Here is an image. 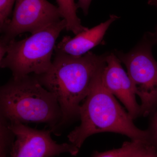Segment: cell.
<instances>
[{
	"label": "cell",
	"mask_w": 157,
	"mask_h": 157,
	"mask_svg": "<svg viewBox=\"0 0 157 157\" xmlns=\"http://www.w3.org/2000/svg\"><path fill=\"white\" fill-rule=\"evenodd\" d=\"M92 0H78L77 3L78 8H80L85 15L88 14L90 5Z\"/></svg>",
	"instance_id": "16"
},
{
	"label": "cell",
	"mask_w": 157,
	"mask_h": 157,
	"mask_svg": "<svg viewBox=\"0 0 157 157\" xmlns=\"http://www.w3.org/2000/svg\"><path fill=\"white\" fill-rule=\"evenodd\" d=\"M147 129L148 141L157 150V106Z\"/></svg>",
	"instance_id": "15"
},
{
	"label": "cell",
	"mask_w": 157,
	"mask_h": 157,
	"mask_svg": "<svg viewBox=\"0 0 157 157\" xmlns=\"http://www.w3.org/2000/svg\"><path fill=\"white\" fill-rule=\"evenodd\" d=\"M61 18L58 7L47 0H16L12 18L1 30L0 45H8L23 33H35Z\"/></svg>",
	"instance_id": "6"
},
{
	"label": "cell",
	"mask_w": 157,
	"mask_h": 157,
	"mask_svg": "<svg viewBox=\"0 0 157 157\" xmlns=\"http://www.w3.org/2000/svg\"><path fill=\"white\" fill-rule=\"evenodd\" d=\"M54 52L49 69L41 75H34L58 101L62 119L53 132L58 135L61 129L79 118L81 104L95 78L106 66L108 54L98 55L89 52L77 56Z\"/></svg>",
	"instance_id": "1"
},
{
	"label": "cell",
	"mask_w": 157,
	"mask_h": 157,
	"mask_svg": "<svg viewBox=\"0 0 157 157\" xmlns=\"http://www.w3.org/2000/svg\"><path fill=\"white\" fill-rule=\"evenodd\" d=\"M16 0H0V30L7 24Z\"/></svg>",
	"instance_id": "13"
},
{
	"label": "cell",
	"mask_w": 157,
	"mask_h": 157,
	"mask_svg": "<svg viewBox=\"0 0 157 157\" xmlns=\"http://www.w3.org/2000/svg\"><path fill=\"white\" fill-rule=\"evenodd\" d=\"M67 25L62 19L25 39L12 40L7 45L6 56L0 61L1 68L9 69L15 78L45 73L52 63L57 39Z\"/></svg>",
	"instance_id": "4"
},
{
	"label": "cell",
	"mask_w": 157,
	"mask_h": 157,
	"mask_svg": "<svg viewBox=\"0 0 157 157\" xmlns=\"http://www.w3.org/2000/svg\"><path fill=\"white\" fill-rule=\"evenodd\" d=\"M56 1L63 19L67 21L66 30L67 31H70L76 35L88 29L82 25L81 20L76 14L78 7L74 0H56Z\"/></svg>",
	"instance_id": "10"
},
{
	"label": "cell",
	"mask_w": 157,
	"mask_h": 157,
	"mask_svg": "<svg viewBox=\"0 0 157 157\" xmlns=\"http://www.w3.org/2000/svg\"><path fill=\"white\" fill-rule=\"evenodd\" d=\"M15 136L10 157H54L64 153L76 155L79 149L71 143L58 144L49 130L33 128L19 122H9Z\"/></svg>",
	"instance_id": "7"
},
{
	"label": "cell",
	"mask_w": 157,
	"mask_h": 157,
	"mask_svg": "<svg viewBox=\"0 0 157 157\" xmlns=\"http://www.w3.org/2000/svg\"><path fill=\"white\" fill-rule=\"evenodd\" d=\"M155 42L154 34H147L128 53L115 52L125 65L135 94L141 100L140 115L144 117L157 106V62L152 53Z\"/></svg>",
	"instance_id": "5"
},
{
	"label": "cell",
	"mask_w": 157,
	"mask_h": 157,
	"mask_svg": "<svg viewBox=\"0 0 157 157\" xmlns=\"http://www.w3.org/2000/svg\"><path fill=\"white\" fill-rule=\"evenodd\" d=\"M1 157H8L10 154L15 135L9 126V123L2 117L0 119Z\"/></svg>",
	"instance_id": "11"
},
{
	"label": "cell",
	"mask_w": 157,
	"mask_h": 157,
	"mask_svg": "<svg viewBox=\"0 0 157 157\" xmlns=\"http://www.w3.org/2000/svg\"><path fill=\"white\" fill-rule=\"evenodd\" d=\"M142 140H132L124 143L120 148L99 152L95 151L93 157H130Z\"/></svg>",
	"instance_id": "12"
},
{
	"label": "cell",
	"mask_w": 157,
	"mask_h": 157,
	"mask_svg": "<svg viewBox=\"0 0 157 157\" xmlns=\"http://www.w3.org/2000/svg\"><path fill=\"white\" fill-rule=\"evenodd\" d=\"M130 157H157V150L148 141H142Z\"/></svg>",
	"instance_id": "14"
},
{
	"label": "cell",
	"mask_w": 157,
	"mask_h": 157,
	"mask_svg": "<svg viewBox=\"0 0 157 157\" xmlns=\"http://www.w3.org/2000/svg\"><path fill=\"white\" fill-rule=\"evenodd\" d=\"M103 70L95 78L81 104V123L68 135L69 142L79 149L91 135L106 132L124 135L132 140L148 141L147 130H140L135 125L128 113L104 86L102 80Z\"/></svg>",
	"instance_id": "2"
},
{
	"label": "cell",
	"mask_w": 157,
	"mask_h": 157,
	"mask_svg": "<svg viewBox=\"0 0 157 157\" xmlns=\"http://www.w3.org/2000/svg\"><path fill=\"white\" fill-rule=\"evenodd\" d=\"M0 117L9 122L45 123L52 132L61 121L56 97L35 75L12 78L0 89Z\"/></svg>",
	"instance_id": "3"
},
{
	"label": "cell",
	"mask_w": 157,
	"mask_h": 157,
	"mask_svg": "<svg viewBox=\"0 0 157 157\" xmlns=\"http://www.w3.org/2000/svg\"><path fill=\"white\" fill-rule=\"evenodd\" d=\"M119 18L115 14L110 15L105 22L88 29L71 38L65 36L57 45L54 51L73 56H82L103 42L105 34L109 26Z\"/></svg>",
	"instance_id": "9"
},
{
	"label": "cell",
	"mask_w": 157,
	"mask_h": 157,
	"mask_svg": "<svg viewBox=\"0 0 157 157\" xmlns=\"http://www.w3.org/2000/svg\"><path fill=\"white\" fill-rule=\"evenodd\" d=\"M154 35L155 38V39L156 42H157V27L155 33L154 34Z\"/></svg>",
	"instance_id": "18"
},
{
	"label": "cell",
	"mask_w": 157,
	"mask_h": 157,
	"mask_svg": "<svg viewBox=\"0 0 157 157\" xmlns=\"http://www.w3.org/2000/svg\"><path fill=\"white\" fill-rule=\"evenodd\" d=\"M115 54H108L107 63L102 73V80L106 89L124 105L133 120L140 115L130 77L121 64Z\"/></svg>",
	"instance_id": "8"
},
{
	"label": "cell",
	"mask_w": 157,
	"mask_h": 157,
	"mask_svg": "<svg viewBox=\"0 0 157 157\" xmlns=\"http://www.w3.org/2000/svg\"><path fill=\"white\" fill-rule=\"evenodd\" d=\"M148 4L150 6H154L157 8V0H148Z\"/></svg>",
	"instance_id": "17"
}]
</instances>
